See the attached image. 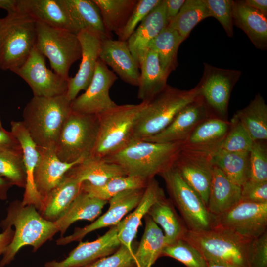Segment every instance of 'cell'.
<instances>
[{
	"label": "cell",
	"mask_w": 267,
	"mask_h": 267,
	"mask_svg": "<svg viewBox=\"0 0 267 267\" xmlns=\"http://www.w3.org/2000/svg\"><path fill=\"white\" fill-rule=\"evenodd\" d=\"M208 153L213 165L220 169L233 183L241 187L247 180L249 152L215 151Z\"/></svg>",
	"instance_id": "obj_37"
},
{
	"label": "cell",
	"mask_w": 267,
	"mask_h": 267,
	"mask_svg": "<svg viewBox=\"0 0 267 267\" xmlns=\"http://www.w3.org/2000/svg\"><path fill=\"white\" fill-rule=\"evenodd\" d=\"M17 0H0V8L7 11V13L15 12L17 11Z\"/></svg>",
	"instance_id": "obj_56"
},
{
	"label": "cell",
	"mask_w": 267,
	"mask_h": 267,
	"mask_svg": "<svg viewBox=\"0 0 267 267\" xmlns=\"http://www.w3.org/2000/svg\"><path fill=\"white\" fill-rule=\"evenodd\" d=\"M36 22L17 11L7 13L0 28V69L13 71L35 47Z\"/></svg>",
	"instance_id": "obj_7"
},
{
	"label": "cell",
	"mask_w": 267,
	"mask_h": 267,
	"mask_svg": "<svg viewBox=\"0 0 267 267\" xmlns=\"http://www.w3.org/2000/svg\"><path fill=\"white\" fill-rule=\"evenodd\" d=\"M108 202L92 197L81 190L65 212L54 221L61 237H63L68 227L75 222L82 220H94Z\"/></svg>",
	"instance_id": "obj_31"
},
{
	"label": "cell",
	"mask_w": 267,
	"mask_h": 267,
	"mask_svg": "<svg viewBox=\"0 0 267 267\" xmlns=\"http://www.w3.org/2000/svg\"><path fill=\"white\" fill-rule=\"evenodd\" d=\"M166 1L153 9L127 41L129 48L139 68L152 41L168 25Z\"/></svg>",
	"instance_id": "obj_23"
},
{
	"label": "cell",
	"mask_w": 267,
	"mask_h": 267,
	"mask_svg": "<svg viewBox=\"0 0 267 267\" xmlns=\"http://www.w3.org/2000/svg\"><path fill=\"white\" fill-rule=\"evenodd\" d=\"M66 94L54 97L33 96L23 111L24 127L39 148H55L62 126L71 112Z\"/></svg>",
	"instance_id": "obj_3"
},
{
	"label": "cell",
	"mask_w": 267,
	"mask_h": 267,
	"mask_svg": "<svg viewBox=\"0 0 267 267\" xmlns=\"http://www.w3.org/2000/svg\"><path fill=\"white\" fill-rule=\"evenodd\" d=\"M3 18H0V28L1 26V25L3 23Z\"/></svg>",
	"instance_id": "obj_58"
},
{
	"label": "cell",
	"mask_w": 267,
	"mask_h": 267,
	"mask_svg": "<svg viewBox=\"0 0 267 267\" xmlns=\"http://www.w3.org/2000/svg\"><path fill=\"white\" fill-rule=\"evenodd\" d=\"M185 1V0H166L168 23L177 16Z\"/></svg>",
	"instance_id": "obj_52"
},
{
	"label": "cell",
	"mask_w": 267,
	"mask_h": 267,
	"mask_svg": "<svg viewBox=\"0 0 267 267\" xmlns=\"http://www.w3.org/2000/svg\"><path fill=\"white\" fill-rule=\"evenodd\" d=\"M149 180L128 175L113 178L101 186L84 182L82 190L90 196L106 201L125 190L145 188Z\"/></svg>",
	"instance_id": "obj_41"
},
{
	"label": "cell",
	"mask_w": 267,
	"mask_h": 267,
	"mask_svg": "<svg viewBox=\"0 0 267 267\" xmlns=\"http://www.w3.org/2000/svg\"><path fill=\"white\" fill-rule=\"evenodd\" d=\"M82 48L81 62L76 74L68 79L67 97L71 101L90 84L99 59L102 40L99 34L88 30L77 34Z\"/></svg>",
	"instance_id": "obj_18"
},
{
	"label": "cell",
	"mask_w": 267,
	"mask_h": 267,
	"mask_svg": "<svg viewBox=\"0 0 267 267\" xmlns=\"http://www.w3.org/2000/svg\"><path fill=\"white\" fill-rule=\"evenodd\" d=\"M199 96L198 85L191 89L181 90L167 85L161 92L146 102L141 111L133 129L131 141L144 140L158 134L183 107Z\"/></svg>",
	"instance_id": "obj_4"
},
{
	"label": "cell",
	"mask_w": 267,
	"mask_h": 267,
	"mask_svg": "<svg viewBox=\"0 0 267 267\" xmlns=\"http://www.w3.org/2000/svg\"><path fill=\"white\" fill-rule=\"evenodd\" d=\"M212 228L230 231L252 241L267 228V203L240 201L227 211L215 217Z\"/></svg>",
	"instance_id": "obj_11"
},
{
	"label": "cell",
	"mask_w": 267,
	"mask_h": 267,
	"mask_svg": "<svg viewBox=\"0 0 267 267\" xmlns=\"http://www.w3.org/2000/svg\"><path fill=\"white\" fill-rule=\"evenodd\" d=\"M21 149L20 143L11 131L8 132L3 128H0V151Z\"/></svg>",
	"instance_id": "obj_51"
},
{
	"label": "cell",
	"mask_w": 267,
	"mask_h": 267,
	"mask_svg": "<svg viewBox=\"0 0 267 267\" xmlns=\"http://www.w3.org/2000/svg\"><path fill=\"white\" fill-rule=\"evenodd\" d=\"M144 233L134 253L136 267H151L165 246L164 233L151 217L146 215Z\"/></svg>",
	"instance_id": "obj_36"
},
{
	"label": "cell",
	"mask_w": 267,
	"mask_h": 267,
	"mask_svg": "<svg viewBox=\"0 0 267 267\" xmlns=\"http://www.w3.org/2000/svg\"><path fill=\"white\" fill-rule=\"evenodd\" d=\"M210 17L211 16L203 0H186L167 26L176 30L184 41L198 23Z\"/></svg>",
	"instance_id": "obj_40"
},
{
	"label": "cell",
	"mask_w": 267,
	"mask_h": 267,
	"mask_svg": "<svg viewBox=\"0 0 267 267\" xmlns=\"http://www.w3.org/2000/svg\"><path fill=\"white\" fill-rule=\"evenodd\" d=\"M147 214L163 229L165 246L182 239L188 230L181 217L178 215L172 203L165 196L151 206Z\"/></svg>",
	"instance_id": "obj_32"
},
{
	"label": "cell",
	"mask_w": 267,
	"mask_h": 267,
	"mask_svg": "<svg viewBox=\"0 0 267 267\" xmlns=\"http://www.w3.org/2000/svg\"><path fill=\"white\" fill-rule=\"evenodd\" d=\"M35 48L48 58L55 73L66 79L72 65L81 59L77 34L37 22Z\"/></svg>",
	"instance_id": "obj_9"
},
{
	"label": "cell",
	"mask_w": 267,
	"mask_h": 267,
	"mask_svg": "<svg viewBox=\"0 0 267 267\" xmlns=\"http://www.w3.org/2000/svg\"><path fill=\"white\" fill-rule=\"evenodd\" d=\"M14 230L12 227H7L3 230V232L0 233V255L3 254L7 247L11 242Z\"/></svg>",
	"instance_id": "obj_53"
},
{
	"label": "cell",
	"mask_w": 267,
	"mask_h": 267,
	"mask_svg": "<svg viewBox=\"0 0 267 267\" xmlns=\"http://www.w3.org/2000/svg\"><path fill=\"white\" fill-rule=\"evenodd\" d=\"M229 130L224 138L218 144L203 151L249 152L253 141L242 125L234 116L230 120Z\"/></svg>",
	"instance_id": "obj_43"
},
{
	"label": "cell",
	"mask_w": 267,
	"mask_h": 267,
	"mask_svg": "<svg viewBox=\"0 0 267 267\" xmlns=\"http://www.w3.org/2000/svg\"><path fill=\"white\" fill-rule=\"evenodd\" d=\"M207 262L222 263L236 267H250V246L245 240L230 231L218 228L193 231L188 230L183 238Z\"/></svg>",
	"instance_id": "obj_5"
},
{
	"label": "cell",
	"mask_w": 267,
	"mask_h": 267,
	"mask_svg": "<svg viewBox=\"0 0 267 267\" xmlns=\"http://www.w3.org/2000/svg\"><path fill=\"white\" fill-rule=\"evenodd\" d=\"M100 59L125 82L138 86L139 66L132 55L127 41L106 38L102 40Z\"/></svg>",
	"instance_id": "obj_22"
},
{
	"label": "cell",
	"mask_w": 267,
	"mask_h": 267,
	"mask_svg": "<svg viewBox=\"0 0 267 267\" xmlns=\"http://www.w3.org/2000/svg\"><path fill=\"white\" fill-rule=\"evenodd\" d=\"M139 69L137 98L147 102L166 88L168 76L162 68L157 53L151 49L142 60Z\"/></svg>",
	"instance_id": "obj_29"
},
{
	"label": "cell",
	"mask_w": 267,
	"mask_h": 267,
	"mask_svg": "<svg viewBox=\"0 0 267 267\" xmlns=\"http://www.w3.org/2000/svg\"><path fill=\"white\" fill-rule=\"evenodd\" d=\"M241 188L233 183L218 167L214 166L212 179L207 205L213 216L232 208L241 200Z\"/></svg>",
	"instance_id": "obj_28"
},
{
	"label": "cell",
	"mask_w": 267,
	"mask_h": 267,
	"mask_svg": "<svg viewBox=\"0 0 267 267\" xmlns=\"http://www.w3.org/2000/svg\"><path fill=\"white\" fill-rule=\"evenodd\" d=\"M117 79L116 74L99 58L90 84L84 93L72 101L71 111L99 115L116 106L117 104L111 98L109 90Z\"/></svg>",
	"instance_id": "obj_15"
},
{
	"label": "cell",
	"mask_w": 267,
	"mask_h": 267,
	"mask_svg": "<svg viewBox=\"0 0 267 267\" xmlns=\"http://www.w3.org/2000/svg\"><path fill=\"white\" fill-rule=\"evenodd\" d=\"M2 125H1V121H0V128H2Z\"/></svg>",
	"instance_id": "obj_59"
},
{
	"label": "cell",
	"mask_w": 267,
	"mask_h": 267,
	"mask_svg": "<svg viewBox=\"0 0 267 267\" xmlns=\"http://www.w3.org/2000/svg\"><path fill=\"white\" fill-rule=\"evenodd\" d=\"M173 166L207 206L214 170L209 153L182 145Z\"/></svg>",
	"instance_id": "obj_14"
},
{
	"label": "cell",
	"mask_w": 267,
	"mask_h": 267,
	"mask_svg": "<svg viewBox=\"0 0 267 267\" xmlns=\"http://www.w3.org/2000/svg\"><path fill=\"white\" fill-rule=\"evenodd\" d=\"M207 265L206 267H236L228 264L213 262H207Z\"/></svg>",
	"instance_id": "obj_57"
},
{
	"label": "cell",
	"mask_w": 267,
	"mask_h": 267,
	"mask_svg": "<svg viewBox=\"0 0 267 267\" xmlns=\"http://www.w3.org/2000/svg\"><path fill=\"white\" fill-rule=\"evenodd\" d=\"M0 176L13 185L25 188L26 175L22 149L0 151Z\"/></svg>",
	"instance_id": "obj_42"
},
{
	"label": "cell",
	"mask_w": 267,
	"mask_h": 267,
	"mask_svg": "<svg viewBox=\"0 0 267 267\" xmlns=\"http://www.w3.org/2000/svg\"><path fill=\"white\" fill-rule=\"evenodd\" d=\"M231 123L216 116H211L201 122L193 130L183 146L206 150L219 143L228 133Z\"/></svg>",
	"instance_id": "obj_34"
},
{
	"label": "cell",
	"mask_w": 267,
	"mask_h": 267,
	"mask_svg": "<svg viewBox=\"0 0 267 267\" xmlns=\"http://www.w3.org/2000/svg\"><path fill=\"white\" fill-rule=\"evenodd\" d=\"M40 157L34 173L36 189L43 199L58 185L65 174L83 160L68 163L57 156L55 148H39Z\"/></svg>",
	"instance_id": "obj_24"
},
{
	"label": "cell",
	"mask_w": 267,
	"mask_h": 267,
	"mask_svg": "<svg viewBox=\"0 0 267 267\" xmlns=\"http://www.w3.org/2000/svg\"><path fill=\"white\" fill-rule=\"evenodd\" d=\"M146 102L117 105L97 115L99 125L92 156L105 158L120 151L132 140L138 116Z\"/></svg>",
	"instance_id": "obj_6"
},
{
	"label": "cell",
	"mask_w": 267,
	"mask_h": 267,
	"mask_svg": "<svg viewBox=\"0 0 267 267\" xmlns=\"http://www.w3.org/2000/svg\"><path fill=\"white\" fill-rule=\"evenodd\" d=\"M68 172L81 182H87L93 186H101L113 178L127 175L119 165L92 156L84 159Z\"/></svg>",
	"instance_id": "obj_30"
},
{
	"label": "cell",
	"mask_w": 267,
	"mask_h": 267,
	"mask_svg": "<svg viewBox=\"0 0 267 267\" xmlns=\"http://www.w3.org/2000/svg\"><path fill=\"white\" fill-rule=\"evenodd\" d=\"M97 115L71 111L65 120L55 146L57 157L71 163L91 155L99 129Z\"/></svg>",
	"instance_id": "obj_8"
},
{
	"label": "cell",
	"mask_w": 267,
	"mask_h": 267,
	"mask_svg": "<svg viewBox=\"0 0 267 267\" xmlns=\"http://www.w3.org/2000/svg\"><path fill=\"white\" fill-rule=\"evenodd\" d=\"M183 41L176 30L167 26L150 44L149 49L157 53L162 68L167 76L178 66V49Z\"/></svg>",
	"instance_id": "obj_39"
},
{
	"label": "cell",
	"mask_w": 267,
	"mask_h": 267,
	"mask_svg": "<svg viewBox=\"0 0 267 267\" xmlns=\"http://www.w3.org/2000/svg\"><path fill=\"white\" fill-rule=\"evenodd\" d=\"M145 188L130 189L121 192L109 201L107 211L91 224L82 228H77L74 232L56 240L58 245H65L81 240L88 233L101 228L117 225L122 218L135 208L141 199Z\"/></svg>",
	"instance_id": "obj_16"
},
{
	"label": "cell",
	"mask_w": 267,
	"mask_h": 267,
	"mask_svg": "<svg viewBox=\"0 0 267 267\" xmlns=\"http://www.w3.org/2000/svg\"><path fill=\"white\" fill-rule=\"evenodd\" d=\"M12 186L9 180L0 176V200L7 199L8 190Z\"/></svg>",
	"instance_id": "obj_55"
},
{
	"label": "cell",
	"mask_w": 267,
	"mask_h": 267,
	"mask_svg": "<svg viewBox=\"0 0 267 267\" xmlns=\"http://www.w3.org/2000/svg\"><path fill=\"white\" fill-rule=\"evenodd\" d=\"M162 0H138L130 18L120 32L118 40L127 41L140 23Z\"/></svg>",
	"instance_id": "obj_46"
},
{
	"label": "cell",
	"mask_w": 267,
	"mask_h": 267,
	"mask_svg": "<svg viewBox=\"0 0 267 267\" xmlns=\"http://www.w3.org/2000/svg\"><path fill=\"white\" fill-rule=\"evenodd\" d=\"M242 125L253 141L267 139V105L258 93L245 108L233 115Z\"/></svg>",
	"instance_id": "obj_35"
},
{
	"label": "cell",
	"mask_w": 267,
	"mask_h": 267,
	"mask_svg": "<svg viewBox=\"0 0 267 267\" xmlns=\"http://www.w3.org/2000/svg\"><path fill=\"white\" fill-rule=\"evenodd\" d=\"M16 11L37 23L76 34L65 0H17Z\"/></svg>",
	"instance_id": "obj_20"
},
{
	"label": "cell",
	"mask_w": 267,
	"mask_h": 267,
	"mask_svg": "<svg viewBox=\"0 0 267 267\" xmlns=\"http://www.w3.org/2000/svg\"><path fill=\"white\" fill-rule=\"evenodd\" d=\"M65 1L76 34L88 30L99 34L103 39L111 38L104 28L100 11L92 0Z\"/></svg>",
	"instance_id": "obj_33"
},
{
	"label": "cell",
	"mask_w": 267,
	"mask_h": 267,
	"mask_svg": "<svg viewBox=\"0 0 267 267\" xmlns=\"http://www.w3.org/2000/svg\"><path fill=\"white\" fill-rule=\"evenodd\" d=\"M164 179L174 204L180 212L188 229L199 231L210 229L215 217L197 193L184 180L174 166L160 175Z\"/></svg>",
	"instance_id": "obj_10"
},
{
	"label": "cell",
	"mask_w": 267,
	"mask_h": 267,
	"mask_svg": "<svg viewBox=\"0 0 267 267\" xmlns=\"http://www.w3.org/2000/svg\"><path fill=\"white\" fill-rule=\"evenodd\" d=\"M121 244L118 238L117 225L91 242H80L64 260L52 261L45 267H84L117 251Z\"/></svg>",
	"instance_id": "obj_19"
},
{
	"label": "cell",
	"mask_w": 267,
	"mask_h": 267,
	"mask_svg": "<svg viewBox=\"0 0 267 267\" xmlns=\"http://www.w3.org/2000/svg\"><path fill=\"white\" fill-rule=\"evenodd\" d=\"M211 116H214L200 95L183 107L163 131L144 140L158 143H183L201 122Z\"/></svg>",
	"instance_id": "obj_17"
},
{
	"label": "cell",
	"mask_w": 267,
	"mask_h": 267,
	"mask_svg": "<svg viewBox=\"0 0 267 267\" xmlns=\"http://www.w3.org/2000/svg\"><path fill=\"white\" fill-rule=\"evenodd\" d=\"M161 256L175 259L186 267H206L207 265L198 251L183 238L166 245Z\"/></svg>",
	"instance_id": "obj_44"
},
{
	"label": "cell",
	"mask_w": 267,
	"mask_h": 267,
	"mask_svg": "<svg viewBox=\"0 0 267 267\" xmlns=\"http://www.w3.org/2000/svg\"><path fill=\"white\" fill-rule=\"evenodd\" d=\"M245 1L249 6L267 16V0H245Z\"/></svg>",
	"instance_id": "obj_54"
},
{
	"label": "cell",
	"mask_w": 267,
	"mask_h": 267,
	"mask_svg": "<svg viewBox=\"0 0 267 267\" xmlns=\"http://www.w3.org/2000/svg\"><path fill=\"white\" fill-rule=\"evenodd\" d=\"M241 188L240 201L254 203H267V182L257 184L244 183Z\"/></svg>",
	"instance_id": "obj_50"
},
{
	"label": "cell",
	"mask_w": 267,
	"mask_h": 267,
	"mask_svg": "<svg viewBox=\"0 0 267 267\" xmlns=\"http://www.w3.org/2000/svg\"><path fill=\"white\" fill-rule=\"evenodd\" d=\"M165 196L163 189L154 178L150 179L141 199L134 211L122 220L117 225L118 238L121 244L131 251L142 219L147 214L151 206L160 198Z\"/></svg>",
	"instance_id": "obj_25"
},
{
	"label": "cell",
	"mask_w": 267,
	"mask_h": 267,
	"mask_svg": "<svg viewBox=\"0 0 267 267\" xmlns=\"http://www.w3.org/2000/svg\"><path fill=\"white\" fill-rule=\"evenodd\" d=\"M233 24L242 30L255 47L267 48V18L245 0H232Z\"/></svg>",
	"instance_id": "obj_26"
},
{
	"label": "cell",
	"mask_w": 267,
	"mask_h": 267,
	"mask_svg": "<svg viewBox=\"0 0 267 267\" xmlns=\"http://www.w3.org/2000/svg\"><path fill=\"white\" fill-rule=\"evenodd\" d=\"M11 132L21 147L26 172V183L21 203L24 206L33 205L40 212L43 208V199L36 189L34 180L35 169L40 157L38 147L22 121L11 122Z\"/></svg>",
	"instance_id": "obj_21"
},
{
	"label": "cell",
	"mask_w": 267,
	"mask_h": 267,
	"mask_svg": "<svg viewBox=\"0 0 267 267\" xmlns=\"http://www.w3.org/2000/svg\"><path fill=\"white\" fill-rule=\"evenodd\" d=\"M98 7L103 25L110 35L117 36L126 24L138 0H92Z\"/></svg>",
	"instance_id": "obj_38"
},
{
	"label": "cell",
	"mask_w": 267,
	"mask_h": 267,
	"mask_svg": "<svg viewBox=\"0 0 267 267\" xmlns=\"http://www.w3.org/2000/svg\"><path fill=\"white\" fill-rule=\"evenodd\" d=\"M249 174L245 183L267 182V141H254L249 151Z\"/></svg>",
	"instance_id": "obj_45"
},
{
	"label": "cell",
	"mask_w": 267,
	"mask_h": 267,
	"mask_svg": "<svg viewBox=\"0 0 267 267\" xmlns=\"http://www.w3.org/2000/svg\"><path fill=\"white\" fill-rule=\"evenodd\" d=\"M12 72L27 83L34 96L54 97L67 92L68 79L47 68L45 57L35 47L24 64Z\"/></svg>",
	"instance_id": "obj_13"
},
{
	"label": "cell",
	"mask_w": 267,
	"mask_h": 267,
	"mask_svg": "<svg viewBox=\"0 0 267 267\" xmlns=\"http://www.w3.org/2000/svg\"><path fill=\"white\" fill-rule=\"evenodd\" d=\"M250 267H267V231L251 242Z\"/></svg>",
	"instance_id": "obj_49"
},
{
	"label": "cell",
	"mask_w": 267,
	"mask_h": 267,
	"mask_svg": "<svg viewBox=\"0 0 267 267\" xmlns=\"http://www.w3.org/2000/svg\"><path fill=\"white\" fill-rule=\"evenodd\" d=\"M211 17L216 18L221 24L229 37L233 36L232 20V0H203Z\"/></svg>",
	"instance_id": "obj_47"
},
{
	"label": "cell",
	"mask_w": 267,
	"mask_h": 267,
	"mask_svg": "<svg viewBox=\"0 0 267 267\" xmlns=\"http://www.w3.org/2000/svg\"><path fill=\"white\" fill-rule=\"evenodd\" d=\"M182 145L181 142L133 141L104 159L119 165L127 175L149 180L173 166Z\"/></svg>",
	"instance_id": "obj_2"
},
{
	"label": "cell",
	"mask_w": 267,
	"mask_h": 267,
	"mask_svg": "<svg viewBox=\"0 0 267 267\" xmlns=\"http://www.w3.org/2000/svg\"><path fill=\"white\" fill-rule=\"evenodd\" d=\"M84 267H136L134 252L121 245L113 254L99 259Z\"/></svg>",
	"instance_id": "obj_48"
},
{
	"label": "cell",
	"mask_w": 267,
	"mask_h": 267,
	"mask_svg": "<svg viewBox=\"0 0 267 267\" xmlns=\"http://www.w3.org/2000/svg\"><path fill=\"white\" fill-rule=\"evenodd\" d=\"M82 182L67 172L60 183L43 199L40 213L44 219L54 222L67 209L82 190Z\"/></svg>",
	"instance_id": "obj_27"
},
{
	"label": "cell",
	"mask_w": 267,
	"mask_h": 267,
	"mask_svg": "<svg viewBox=\"0 0 267 267\" xmlns=\"http://www.w3.org/2000/svg\"><path fill=\"white\" fill-rule=\"evenodd\" d=\"M12 226L13 237L3 254L0 267L9 264L23 247L31 246L35 251L59 232L54 222L43 217L34 206H24L19 200L9 203L6 217L0 223L3 230Z\"/></svg>",
	"instance_id": "obj_1"
},
{
	"label": "cell",
	"mask_w": 267,
	"mask_h": 267,
	"mask_svg": "<svg viewBox=\"0 0 267 267\" xmlns=\"http://www.w3.org/2000/svg\"><path fill=\"white\" fill-rule=\"evenodd\" d=\"M239 70L204 64V73L198 86L213 116L227 120L231 91L241 75Z\"/></svg>",
	"instance_id": "obj_12"
}]
</instances>
